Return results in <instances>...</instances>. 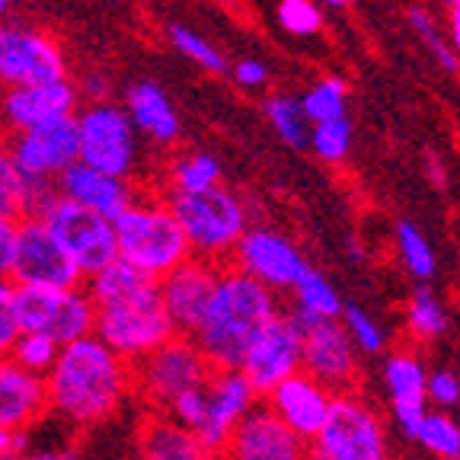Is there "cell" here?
I'll return each instance as SVG.
<instances>
[{
	"mask_svg": "<svg viewBox=\"0 0 460 460\" xmlns=\"http://www.w3.org/2000/svg\"><path fill=\"white\" fill-rule=\"evenodd\" d=\"M84 281V291L96 307L93 336H100L125 361L135 365L137 358L176 336L157 279L125 262L122 256L109 259Z\"/></svg>",
	"mask_w": 460,
	"mask_h": 460,
	"instance_id": "obj_1",
	"label": "cell"
},
{
	"mask_svg": "<svg viewBox=\"0 0 460 460\" xmlns=\"http://www.w3.org/2000/svg\"><path fill=\"white\" fill-rule=\"evenodd\" d=\"M45 394L49 412L61 422L74 429L106 425L135 394L131 361L90 332L58 349L55 365L45 371Z\"/></svg>",
	"mask_w": 460,
	"mask_h": 460,
	"instance_id": "obj_2",
	"label": "cell"
},
{
	"mask_svg": "<svg viewBox=\"0 0 460 460\" xmlns=\"http://www.w3.org/2000/svg\"><path fill=\"white\" fill-rule=\"evenodd\" d=\"M281 310L272 288L240 272L234 262L217 266L211 297L189 336L215 367H237L246 345Z\"/></svg>",
	"mask_w": 460,
	"mask_h": 460,
	"instance_id": "obj_3",
	"label": "cell"
},
{
	"mask_svg": "<svg viewBox=\"0 0 460 460\" xmlns=\"http://www.w3.org/2000/svg\"><path fill=\"white\" fill-rule=\"evenodd\" d=\"M112 227L115 252L135 269L154 275V279L166 275L170 269L180 266L182 259L192 256L189 240L176 215H172L166 195L137 189L135 199L128 201V208L112 217Z\"/></svg>",
	"mask_w": 460,
	"mask_h": 460,
	"instance_id": "obj_4",
	"label": "cell"
},
{
	"mask_svg": "<svg viewBox=\"0 0 460 460\" xmlns=\"http://www.w3.org/2000/svg\"><path fill=\"white\" fill-rule=\"evenodd\" d=\"M170 201L172 215L180 221L182 234L189 240L192 256L208 259L224 266L243 237V230L250 227V211H246L243 199L224 189L221 182L201 192H164Z\"/></svg>",
	"mask_w": 460,
	"mask_h": 460,
	"instance_id": "obj_5",
	"label": "cell"
},
{
	"mask_svg": "<svg viewBox=\"0 0 460 460\" xmlns=\"http://www.w3.org/2000/svg\"><path fill=\"white\" fill-rule=\"evenodd\" d=\"M310 447L323 460H390L387 422L361 390H342Z\"/></svg>",
	"mask_w": 460,
	"mask_h": 460,
	"instance_id": "obj_6",
	"label": "cell"
},
{
	"mask_svg": "<svg viewBox=\"0 0 460 460\" xmlns=\"http://www.w3.org/2000/svg\"><path fill=\"white\" fill-rule=\"evenodd\" d=\"M211 371H215V365L205 358L195 339L186 336V332H176L172 339H166L164 345H157L154 352H147L131 365V384H135L137 400L147 410L166 412V406L180 394L208 381Z\"/></svg>",
	"mask_w": 460,
	"mask_h": 460,
	"instance_id": "obj_7",
	"label": "cell"
},
{
	"mask_svg": "<svg viewBox=\"0 0 460 460\" xmlns=\"http://www.w3.org/2000/svg\"><path fill=\"white\" fill-rule=\"evenodd\" d=\"M74 125H77V160L125 180L135 176L141 164V141L125 106H115L109 100L86 102L80 112H74Z\"/></svg>",
	"mask_w": 460,
	"mask_h": 460,
	"instance_id": "obj_8",
	"label": "cell"
},
{
	"mask_svg": "<svg viewBox=\"0 0 460 460\" xmlns=\"http://www.w3.org/2000/svg\"><path fill=\"white\" fill-rule=\"evenodd\" d=\"M13 314L20 332H42L51 342L67 345L93 332L96 307L84 285L77 288H39L16 285Z\"/></svg>",
	"mask_w": 460,
	"mask_h": 460,
	"instance_id": "obj_9",
	"label": "cell"
},
{
	"mask_svg": "<svg viewBox=\"0 0 460 460\" xmlns=\"http://www.w3.org/2000/svg\"><path fill=\"white\" fill-rule=\"evenodd\" d=\"M42 224L51 230V237L61 243V250L71 256L74 266L84 272V279L96 269H102L109 259H115V227L109 217L84 208L65 195H51L39 208Z\"/></svg>",
	"mask_w": 460,
	"mask_h": 460,
	"instance_id": "obj_10",
	"label": "cell"
},
{
	"mask_svg": "<svg viewBox=\"0 0 460 460\" xmlns=\"http://www.w3.org/2000/svg\"><path fill=\"white\" fill-rule=\"evenodd\" d=\"M7 279L13 285L39 288H77L84 285V272L71 262L61 243L51 237V230L39 215H22L16 221L13 259H10Z\"/></svg>",
	"mask_w": 460,
	"mask_h": 460,
	"instance_id": "obj_11",
	"label": "cell"
},
{
	"mask_svg": "<svg viewBox=\"0 0 460 460\" xmlns=\"http://www.w3.org/2000/svg\"><path fill=\"white\" fill-rule=\"evenodd\" d=\"M67 77L65 49L45 29L0 20V90Z\"/></svg>",
	"mask_w": 460,
	"mask_h": 460,
	"instance_id": "obj_12",
	"label": "cell"
},
{
	"mask_svg": "<svg viewBox=\"0 0 460 460\" xmlns=\"http://www.w3.org/2000/svg\"><path fill=\"white\" fill-rule=\"evenodd\" d=\"M301 323V320H297ZM301 367L326 384L332 394L361 387V358L339 320H307L301 323Z\"/></svg>",
	"mask_w": 460,
	"mask_h": 460,
	"instance_id": "obj_13",
	"label": "cell"
},
{
	"mask_svg": "<svg viewBox=\"0 0 460 460\" xmlns=\"http://www.w3.org/2000/svg\"><path fill=\"white\" fill-rule=\"evenodd\" d=\"M301 323L295 314H279L269 320L262 330L252 336V342L246 345L243 358H240V371L252 384L259 396L269 394L279 381H285L288 374L301 371Z\"/></svg>",
	"mask_w": 460,
	"mask_h": 460,
	"instance_id": "obj_14",
	"label": "cell"
},
{
	"mask_svg": "<svg viewBox=\"0 0 460 460\" xmlns=\"http://www.w3.org/2000/svg\"><path fill=\"white\" fill-rule=\"evenodd\" d=\"M227 262H234L240 272L252 275L256 281L272 288L275 295L291 291V285L310 266L304 252L295 246V240H288L281 230L272 227H246Z\"/></svg>",
	"mask_w": 460,
	"mask_h": 460,
	"instance_id": "obj_15",
	"label": "cell"
},
{
	"mask_svg": "<svg viewBox=\"0 0 460 460\" xmlns=\"http://www.w3.org/2000/svg\"><path fill=\"white\" fill-rule=\"evenodd\" d=\"M7 151L13 157L16 170L26 182H55L58 172L77 160V125L74 115L45 122L39 128L4 135Z\"/></svg>",
	"mask_w": 460,
	"mask_h": 460,
	"instance_id": "obj_16",
	"label": "cell"
},
{
	"mask_svg": "<svg viewBox=\"0 0 460 460\" xmlns=\"http://www.w3.org/2000/svg\"><path fill=\"white\" fill-rule=\"evenodd\" d=\"M262 396L252 390L240 367H215L201 387V416L195 422V435L215 451H224L230 431L256 406Z\"/></svg>",
	"mask_w": 460,
	"mask_h": 460,
	"instance_id": "obj_17",
	"label": "cell"
},
{
	"mask_svg": "<svg viewBox=\"0 0 460 460\" xmlns=\"http://www.w3.org/2000/svg\"><path fill=\"white\" fill-rule=\"evenodd\" d=\"M77 86L67 77L42 80V84L4 86L0 90V137L67 119V115L77 112Z\"/></svg>",
	"mask_w": 460,
	"mask_h": 460,
	"instance_id": "obj_18",
	"label": "cell"
},
{
	"mask_svg": "<svg viewBox=\"0 0 460 460\" xmlns=\"http://www.w3.org/2000/svg\"><path fill=\"white\" fill-rule=\"evenodd\" d=\"M224 460H307L310 441L291 431L266 402L259 400L230 431L221 451Z\"/></svg>",
	"mask_w": 460,
	"mask_h": 460,
	"instance_id": "obj_19",
	"label": "cell"
},
{
	"mask_svg": "<svg viewBox=\"0 0 460 460\" xmlns=\"http://www.w3.org/2000/svg\"><path fill=\"white\" fill-rule=\"evenodd\" d=\"M332 396L336 394L326 384H320L314 374L301 367V371L288 374L285 381L275 384L269 394H262V402L304 441H314L316 431L323 429L326 416H330Z\"/></svg>",
	"mask_w": 460,
	"mask_h": 460,
	"instance_id": "obj_20",
	"label": "cell"
},
{
	"mask_svg": "<svg viewBox=\"0 0 460 460\" xmlns=\"http://www.w3.org/2000/svg\"><path fill=\"white\" fill-rule=\"evenodd\" d=\"M215 279H217V262H208V259H199V256L182 259L180 266L157 279L160 297H164V307L170 314L176 332H186L189 336L195 330L201 310H205V304L211 297Z\"/></svg>",
	"mask_w": 460,
	"mask_h": 460,
	"instance_id": "obj_21",
	"label": "cell"
},
{
	"mask_svg": "<svg viewBox=\"0 0 460 460\" xmlns=\"http://www.w3.org/2000/svg\"><path fill=\"white\" fill-rule=\"evenodd\" d=\"M381 381H384V390H387L390 412H394L396 425L406 431L422 416L425 406H429V400H425L429 361H425V355L416 352L412 345L390 349V352H384Z\"/></svg>",
	"mask_w": 460,
	"mask_h": 460,
	"instance_id": "obj_22",
	"label": "cell"
},
{
	"mask_svg": "<svg viewBox=\"0 0 460 460\" xmlns=\"http://www.w3.org/2000/svg\"><path fill=\"white\" fill-rule=\"evenodd\" d=\"M55 189H58V195L77 201V205L109 217V221H112L115 215H122L137 192V189L131 186V180L112 176V172H106V170H96V166L84 164V160H74L71 166H65V170L58 172Z\"/></svg>",
	"mask_w": 460,
	"mask_h": 460,
	"instance_id": "obj_23",
	"label": "cell"
},
{
	"mask_svg": "<svg viewBox=\"0 0 460 460\" xmlns=\"http://www.w3.org/2000/svg\"><path fill=\"white\" fill-rule=\"evenodd\" d=\"M49 416V394L42 374L26 371L10 355H0V429L32 431Z\"/></svg>",
	"mask_w": 460,
	"mask_h": 460,
	"instance_id": "obj_24",
	"label": "cell"
},
{
	"mask_svg": "<svg viewBox=\"0 0 460 460\" xmlns=\"http://www.w3.org/2000/svg\"><path fill=\"white\" fill-rule=\"evenodd\" d=\"M137 451L141 460H224L221 451L205 445L189 425L151 410L137 431Z\"/></svg>",
	"mask_w": 460,
	"mask_h": 460,
	"instance_id": "obj_25",
	"label": "cell"
},
{
	"mask_svg": "<svg viewBox=\"0 0 460 460\" xmlns=\"http://www.w3.org/2000/svg\"><path fill=\"white\" fill-rule=\"evenodd\" d=\"M125 112L131 125L154 144H172L180 137V115L172 109L166 90L157 80L131 84L125 93Z\"/></svg>",
	"mask_w": 460,
	"mask_h": 460,
	"instance_id": "obj_26",
	"label": "cell"
},
{
	"mask_svg": "<svg viewBox=\"0 0 460 460\" xmlns=\"http://www.w3.org/2000/svg\"><path fill=\"white\" fill-rule=\"evenodd\" d=\"M291 297H295V310L291 314L307 323V320H339L342 314V297L332 288V281L323 272H316L314 266H307L301 272V279L291 285Z\"/></svg>",
	"mask_w": 460,
	"mask_h": 460,
	"instance_id": "obj_27",
	"label": "cell"
},
{
	"mask_svg": "<svg viewBox=\"0 0 460 460\" xmlns=\"http://www.w3.org/2000/svg\"><path fill=\"white\" fill-rule=\"evenodd\" d=\"M402 326L412 342H435L451 326V314L431 288H412V295L406 297V307H402Z\"/></svg>",
	"mask_w": 460,
	"mask_h": 460,
	"instance_id": "obj_28",
	"label": "cell"
},
{
	"mask_svg": "<svg viewBox=\"0 0 460 460\" xmlns=\"http://www.w3.org/2000/svg\"><path fill=\"white\" fill-rule=\"evenodd\" d=\"M406 435H410L419 447L435 454V457L454 460V454L460 451V425L447 416V410H435V406L429 410V406H425V412L406 429Z\"/></svg>",
	"mask_w": 460,
	"mask_h": 460,
	"instance_id": "obj_29",
	"label": "cell"
},
{
	"mask_svg": "<svg viewBox=\"0 0 460 460\" xmlns=\"http://www.w3.org/2000/svg\"><path fill=\"white\" fill-rule=\"evenodd\" d=\"M221 182V164L217 157L205 151L176 154L166 170V189L164 192H201Z\"/></svg>",
	"mask_w": 460,
	"mask_h": 460,
	"instance_id": "obj_30",
	"label": "cell"
},
{
	"mask_svg": "<svg viewBox=\"0 0 460 460\" xmlns=\"http://www.w3.org/2000/svg\"><path fill=\"white\" fill-rule=\"evenodd\" d=\"M262 109H266V119L275 128V135H279L288 147H297V151L307 147L310 122H307V115H304L297 96H285V93L269 96V100L262 102Z\"/></svg>",
	"mask_w": 460,
	"mask_h": 460,
	"instance_id": "obj_31",
	"label": "cell"
},
{
	"mask_svg": "<svg viewBox=\"0 0 460 460\" xmlns=\"http://www.w3.org/2000/svg\"><path fill=\"white\" fill-rule=\"evenodd\" d=\"M396 252H400V262L406 266V272H410L412 279L429 281V279H435V272H438L435 250H431L425 234L412 221L396 224Z\"/></svg>",
	"mask_w": 460,
	"mask_h": 460,
	"instance_id": "obj_32",
	"label": "cell"
},
{
	"mask_svg": "<svg viewBox=\"0 0 460 460\" xmlns=\"http://www.w3.org/2000/svg\"><path fill=\"white\" fill-rule=\"evenodd\" d=\"M307 147L323 164H342L349 157V147H352V122H349V115L314 122V131L307 135Z\"/></svg>",
	"mask_w": 460,
	"mask_h": 460,
	"instance_id": "obj_33",
	"label": "cell"
},
{
	"mask_svg": "<svg viewBox=\"0 0 460 460\" xmlns=\"http://www.w3.org/2000/svg\"><path fill=\"white\" fill-rule=\"evenodd\" d=\"M339 323L345 326V332H349V339L355 342V349H358L361 355H384L387 352V332H384V326L374 320L371 314H365L361 307H355V304H342V314H339Z\"/></svg>",
	"mask_w": 460,
	"mask_h": 460,
	"instance_id": "obj_34",
	"label": "cell"
},
{
	"mask_svg": "<svg viewBox=\"0 0 460 460\" xmlns=\"http://www.w3.org/2000/svg\"><path fill=\"white\" fill-rule=\"evenodd\" d=\"M301 109L310 125L345 115V84L339 77L320 80V84H314L307 93L301 96Z\"/></svg>",
	"mask_w": 460,
	"mask_h": 460,
	"instance_id": "obj_35",
	"label": "cell"
},
{
	"mask_svg": "<svg viewBox=\"0 0 460 460\" xmlns=\"http://www.w3.org/2000/svg\"><path fill=\"white\" fill-rule=\"evenodd\" d=\"M22 215H26V180L10 157L7 141L0 137V217L20 221Z\"/></svg>",
	"mask_w": 460,
	"mask_h": 460,
	"instance_id": "obj_36",
	"label": "cell"
},
{
	"mask_svg": "<svg viewBox=\"0 0 460 460\" xmlns=\"http://www.w3.org/2000/svg\"><path fill=\"white\" fill-rule=\"evenodd\" d=\"M58 349H61V345L51 342V339L42 336V332H16V339H13V345H10L7 355L16 361V365L26 367V371L42 374L45 377V371L55 365Z\"/></svg>",
	"mask_w": 460,
	"mask_h": 460,
	"instance_id": "obj_37",
	"label": "cell"
},
{
	"mask_svg": "<svg viewBox=\"0 0 460 460\" xmlns=\"http://www.w3.org/2000/svg\"><path fill=\"white\" fill-rule=\"evenodd\" d=\"M170 42L176 45V51H180V55H186L192 65L205 67V71H215V74L227 71V61H224L221 51H217L208 39H201L199 32H192L189 26L172 22V26H170Z\"/></svg>",
	"mask_w": 460,
	"mask_h": 460,
	"instance_id": "obj_38",
	"label": "cell"
},
{
	"mask_svg": "<svg viewBox=\"0 0 460 460\" xmlns=\"http://www.w3.org/2000/svg\"><path fill=\"white\" fill-rule=\"evenodd\" d=\"M410 26L416 29V36L425 42V49L435 55V61H438L441 67H445L447 74H457L460 71V58L457 51L451 49V42L447 39H441L438 26H435V20H431L429 13H425L422 7H412L410 10Z\"/></svg>",
	"mask_w": 460,
	"mask_h": 460,
	"instance_id": "obj_39",
	"label": "cell"
},
{
	"mask_svg": "<svg viewBox=\"0 0 460 460\" xmlns=\"http://www.w3.org/2000/svg\"><path fill=\"white\" fill-rule=\"evenodd\" d=\"M279 22L291 36H314L323 26V16H320V7H314V0H281Z\"/></svg>",
	"mask_w": 460,
	"mask_h": 460,
	"instance_id": "obj_40",
	"label": "cell"
},
{
	"mask_svg": "<svg viewBox=\"0 0 460 460\" xmlns=\"http://www.w3.org/2000/svg\"><path fill=\"white\" fill-rule=\"evenodd\" d=\"M425 400H429L435 410H454V406L460 402V377L454 371H447V367L429 371Z\"/></svg>",
	"mask_w": 460,
	"mask_h": 460,
	"instance_id": "obj_41",
	"label": "cell"
},
{
	"mask_svg": "<svg viewBox=\"0 0 460 460\" xmlns=\"http://www.w3.org/2000/svg\"><path fill=\"white\" fill-rule=\"evenodd\" d=\"M13 295H16V285L7 275H0V355L10 352V345H13L16 332H20L13 314Z\"/></svg>",
	"mask_w": 460,
	"mask_h": 460,
	"instance_id": "obj_42",
	"label": "cell"
},
{
	"mask_svg": "<svg viewBox=\"0 0 460 460\" xmlns=\"http://www.w3.org/2000/svg\"><path fill=\"white\" fill-rule=\"evenodd\" d=\"M234 80H237L240 86H246V90H256V86H266L269 67L262 65V61H256V58H243V61H237V67H234Z\"/></svg>",
	"mask_w": 460,
	"mask_h": 460,
	"instance_id": "obj_43",
	"label": "cell"
},
{
	"mask_svg": "<svg viewBox=\"0 0 460 460\" xmlns=\"http://www.w3.org/2000/svg\"><path fill=\"white\" fill-rule=\"evenodd\" d=\"M77 93H84L86 102H100V100H109V77L100 71H90L84 74V80H80Z\"/></svg>",
	"mask_w": 460,
	"mask_h": 460,
	"instance_id": "obj_44",
	"label": "cell"
},
{
	"mask_svg": "<svg viewBox=\"0 0 460 460\" xmlns=\"http://www.w3.org/2000/svg\"><path fill=\"white\" fill-rule=\"evenodd\" d=\"M13 237H16V221L0 217V275L10 272V259H13Z\"/></svg>",
	"mask_w": 460,
	"mask_h": 460,
	"instance_id": "obj_45",
	"label": "cell"
},
{
	"mask_svg": "<svg viewBox=\"0 0 460 460\" xmlns=\"http://www.w3.org/2000/svg\"><path fill=\"white\" fill-rule=\"evenodd\" d=\"M22 460H77V451H71V447H39V451H32L29 447Z\"/></svg>",
	"mask_w": 460,
	"mask_h": 460,
	"instance_id": "obj_46",
	"label": "cell"
},
{
	"mask_svg": "<svg viewBox=\"0 0 460 460\" xmlns=\"http://www.w3.org/2000/svg\"><path fill=\"white\" fill-rule=\"evenodd\" d=\"M451 49L460 55V7L451 10Z\"/></svg>",
	"mask_w": 460,
	"mask_h": 460,
	"instance_id": "obj_47",
	"label": "cell"
},
{
	"mask_svg": "<svg viewBox=\"0 0 460 460\" xmlns=\"http://www.w3.org/2000/svg\"><path fill=\"white\" fill-rule=\"evenodd\" d=\"M10 4H13V0H0V20H7V13H10Z\"/></svg>",
	"mask_w": 460,
	"mask_h": 460,
	"instance_id": "obj_48",
	"label": "cell"
},
{
	"mask_svg": "<svg viewBox=\"0 0 460 460\" xmlns=\"http://www.w3.org/2000/svg\"><path fill=\"white\" fill-rule=\"evenodd\" d=\"M323 4H330V7H345L349 0H323Z\"/></svg>",
	"mask_w": 460,
	"mask_h": 460,
	"instance_id": "obj_49",
	"label": "cell"
},
{
	"mask_svg": "<svg viewBox=\"0 0 460 460\" xmlns=\"http://www.w3.org/2000/svg\"><path fill=\"white\" fill-rule=\"evenodd\" d=\"M0 460H22V457H20V454H4V451H0Z\"/></svg>",
	"mask_w": 460,
	"mask_h": 460,
	"instance_id": "obj_50",
	"label": "cell"
},
{
	"mask_svg": "<svg viewBox=\"0 0 460 460\" xmlns=\"http://www.w3.org/2000/svg\"><path fill=\"white\" fill-rule=\"evenodd\" d=\"M307 460H323V457H320V454H316L314 447H310V457H307Z\"/></svg>",
	"mask_w": 460,
	"mask_h": 460,
	"instance_id": "obj_51",
	"label": "cell"
},
{
	"mask_svg": "<svg viewBox=\"0 0 460 460\" xmlns=\"http://www.w3.org/2000/svg\"><path fill=\"white\" fill-rule=\"evenodd\" d=\"M451 7H460V0H451Z\"/></svg>",
	"mask_w": 460,
	"mask_h": 460,
	"instance_id": "obj_52",
	"label": "cell"
},
{
	"mask_svg": "<svg viewBox=\"0 0 460 460\" xmlns=\"http://www.w3.org/2000/svg\"><path fill=\"white\" fill-rule=\"evenodd\" d=\"M454 460H460V451H457V454H454Z\"/></svg>",
	"mask_w": 460,
	"mask_h": 460,
	"instance_id": "obj_53",
	"label": "cell"
}]
</instances>
